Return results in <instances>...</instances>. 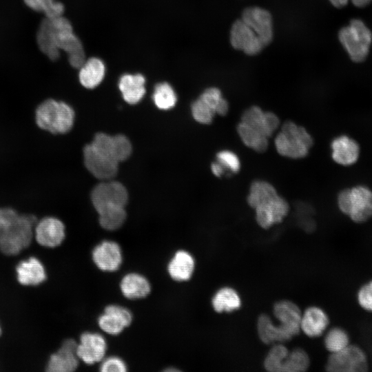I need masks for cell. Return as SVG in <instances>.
Wrapping results in <instances>:
<instances>
[{
  "label": "cell",
  "mask_w": 372,
  "mask_h": 372,
  "mask_svg": "<svg viewBox=\"0 0 372 372\" xmlns=\"http://www.w3.org/2000/svg\"><path fill=\"white\" fill-rule=\"evenodd\" d=\"M275 147L281 156L293 159L307 156L313 145L311 134L292 121L284 123L275 138Z\"/></svg>",
  "instance_id": "obj_4"
},
{
  "label": "cell",
  "mask_w": 372,
  "mask_h": 372,
  "mask_svg": "<svg viewBox=\"0 0 372 372\" xmlns=\"http://www.w3.org/2000/svg\"><path fill=\"white\" fill-rule=\"evenodd\" d=\"M216 161L218 162L226 172L236 174L240 169V161L238 156L229 150H221L216 154Z\"/></svg>",
  "instance_id": "obj_39"
},
{
  "label": "cell",
  "mask_w": 372,
  "mask_h": 372,
  "mask_svg": "<svg viewBox=\"0 0 372 372\" xmlns=\"http://www.w3.org/2000/svg\"><path fill=\"white\" fill-rule=\"evenodd\" d=\"M369 368L365 351L359 346L349 344L345 349L332 353L325 369L330 372H364Z\"/></svg>",
  "instance_id": "obj_7"
},
{
  "label": "cell",
  "mask_w": 372,
  "mask_h": 372,
  "mask_svg": "<svg viewBox=\"0 0 372 372\" xmlns=\"http://www.w3.org/2000/svg\"><path fill=\"white\" fill-rule=\"evenodd\" d=\"M241 122L269 137L280 125L279 118L273 112H263L260 107L251 106L242 114Z\"/></svg>",
  "instance_id": "obj_19"
},
{
  "label": "cell",
  "mask_w": 372,
  "mask_h": 372,
  "mask_svg": "<svg viewBox=\"0 0 372 372\" xmlns=\"http://www.w3.org/2000/svg\"><path fill=\"white\" fill-rule=\"evenodd\" d=\"M68 61L73 68L79 69L86 61L83 49L68 54Z\"/></svg>",
  "instance_id": "obj_42"
},
{
  "label": "cell",
  "mask_w": 372,
  "mask_h": 372,
  "mask_svg": "<svg viewBox=\"0 0 372 372\" xmlns=\"http://www.w3.org/2000/svg\"><path fill=\"white\" fill-rule=\"evenodd\" d=\"M152 98L156 106L163 110L172 108L177 101V96L174 90L167 82L156 85Z\"/></svg>",
  "instance_id": "obj_34"
},
{
  "label": "cell",
  "mask_w": 372,
  "mask_h": 372,
  "mask_svg": "<svg viewBox=\"0 0 372 372\" xmlns=\"http://www.w3.org/2000/svg\"><path fill=\"white\" fill-rule=\"evenodd\" d=\"M34 236L40 245L56 247L62 243L65 237V227L58 218L45 216L36 223Z\"/></svg>",
  "instance_id": "obj_11"
},
{
  "label": "cell",
  "mask_w": 372,
  "mask_h": 372,
  "mask_svg": "<svg viewBox=\"0 0 372 372\" xmlns=\"http://www.w3.org/2000/svg\"><path fill=\"white\" fill-rule=\"evenodd\" d=\"M329 318L327 313L316 306L308 307L302 313L300 330L310 338L320 336L327 329Z\"/></svg>",
  "instance_id": "obj_22"
},
{
  "label": "cell",
  "mask_w": 372,
  "mask_h": 372,
  "mask_svg": "<svg viewBox=\"0 0 372 372\" xmlns=\"http://www.w3.org/2000/svg\"><path fill=\"white\" fill-rule=\"evenodd\" d=\"M288 353L289 350L284 344H275L265 358V369L270 372H280L282 361Z\"/></svg>",
  "instance_id": "obj_37"
},
{
  "label": "cell",
  "mask_w": 372,
  "mask_h": 372,
  "mask_svg": "<svg viewBox=\"0 0 372 372\" xmlns=\"http://www.w3.org/2000/svg\"><path fill=\"white\" fill-rule=\"evenodd\" d=\"M91 200L96 211L110 206L125 207L128 200V194L121 183L106 181L94 187L91 193Z\"/></svg>",
  "instance_id": "obj_8"
},
{
  "label": "cell",
  "mask_w": 372,
  "mask_h": 372,
  "mask_svg": "<svg viewBox=\"0 0 372 372\" xmlns=\"http://www.w3.org/2000/svg\"><path fill=\"white\" fill-rule=\"evenodd\" d=\"M107 344L99 333L85 332L81 334L76 353L79 360L87 364L101 361L105 354Z\"/></svg>",
  "instance_id": "obj_16"
},
{
  "label": "cell",
  "mask_w": 372,
  "mask_h": 372,
  "mask_svg": "<svg viewBox=\"0 0 372 372\" xmlns=\"http://www.w3.org/2000/svg\"><path fill=\"white\" fill-rule=\"evenodd\" d=\"M91 144L99 152L117 163L128 158L132 151L130 141L122 134L110 136L98 133Z\"/></svg>",
  "instance_id": "obj_9"
},
{
  "label": "cell",
  "mask_w": 372,
  "mask_h": 372,
  "mask_svg": "<svg viewBox=\"0 0 372 372\" xmlns=\"http://www.w3.org/2000/svg\"><path fill=\"white\" fill-rule=\"evenodd\" d=\"M132 315L126 308L110 304L105 308L104 312L98 320L100 328L111 335L121 333L132 322Z\"/></svg>",
  "instance_id": "obj_18"
},
{
  "label": "cell",
  "mask_w": 372,
  "mask_h": 372,
  "mask_svg": "<svg viewBox=\"0 0 372 372\" xmlns=\"http://www.w3.org/2000/svg\"><path fill=\"white\" fill-rule=\"evenodd\" d=\"M211 304L216 312H231L240 307L241 299L235 289L225 287L216 291L211 300Z\"/></svg>",
  "instance_id": "obj_29"
},
{
  "label": "cell",
  "mask_w": 372,
  "mask_h": 372,
  "mask_svg": "<svg viewBox=\"0 0 372 372\" xmlns=\"http://www.w3.org/2000/svg\"><path fill=\"white\" fill-rule=\"evenodd\" d=\"M329 1L335 8H342L347 4L349 0H329Z\"/></svg>",
  "instance_id": "obj_45"
},
{
  "label": "cell",
  "mask_w": 372,
  "mask_h": 372,
  "mask_svg": "<svg viewBox=\"0 0 372 372\" xmlns=\"http://www.w3.org/2000/svg\"><path fill=\"white\" fill-rule=\"evenodd\" d=\"M254 209L257 223L261 227L268 229L282 221L288 214L289 205L285 198L277 194Z\"/></svg>",
  "instance_id": "obj_15"
},
{
  "label": "cell",
  "mask_w": 372,
  "mask_h": 372,
  "mask_svg": "<svg viewBox=\"0 0 372 372\" xmlns=\"http://www.w3.org/2000/svg\"><path fill=\"white\" fill-rule=\"evenodd\" d=\"M230 42L248 55L258 54L265 46L256 33L242 20H236L230 31Z\"/></svg>",
  "instance_id": "obj_14"
},
{
  "label": "cell",
  "mask_w": 372,
  "mask_h": 372,
  "mask_svg": "<svg viewBox=\"0 0 372 372\" xmlns=\"http://www.w3.org/2000/svg\"><path fill=\"white\" fill-rule=\"evenodd\" d=\"M273 313L278 321L274 324L278 343L287 342L300 331L302 312L297 304L289 300L277 302Z\"/></svg>",
  "instance_id": "obj_6"
},
{
  "label": "cell",
  "mask_w": 372,
  "mask_h": 372,
  "mask_svg": "<svg viewBox=\"0 0 372 372\" xmlns=\"http://www.w3.org/2000/svg\"><path fill=\"white\" fill-rule=\"evenodd\" d=\"M237 132L242 143L257 152H264L268 147V137L257 130L240 122L237 126Z\"/></svg>",
  "instance_id": "obj_30"
},
{
  "label": "cell",
  "mask_w": 372,
  "mask_h": 372,
  "mask_svg": "<svg viewBox=\"0 0 372 372\" xmlns=\"http://www.w3.org/2000/svg\"><path fill=\"white\" fill-rule=\"evenodd\" d=\"M191 110L193 118L201 124H210L216 114L215 110L200 97L192 103Z\"/></svg>",
  "instance_id": "obj_38"
},
{
  "label": "cell",
  "mask_w": 372,
  "mask_h": 372,
  "mask_svg": "<svg viewBox=\"0 0 372 372\" xmlns=\"http://www.w3.org/2000/svg\"><path fill=\"white\" fill-rule=\"evenodd\" d=\"M77 343L74 339L65 340L61 348L49 358L46 371L49 372H72L79 365Z\"/></svg>",
  "instance_id": "obj_17"
},
{
  "label": "cell",
  "mask_w": 372,
  "mask_h": 372,
  "mask_svg": "<svg viewBox=\"0 0 372 372\" xmlns=\"http://www.w3.org/2000/svg\"><path fill=\"white\" fill-rule=\"evenodd\" d=\"M330 147L332 160L340 165L352 166L360 158L361 148L359 143L347 134H340L333 138Z\"/></svg>",
  "instance_id": "obj_13"
},
{
  "label": "cell",
  "mask_w": 372,
  "mask_h": 372,
  "mask_svg": "<svg viewBox=\"0 0 372 372\" xmlns=\"http://www.w3.org/2000/svg\"><path fill=\"white\" fill-rule=\"evenodd\" d=\"M83 154L85 167L94 177L107 180L116 175L118 163L99 152L91 143L84 147Z\"/></svg>",
  "instance_id": "obj_10"
},
{
  "label": "cell",
  "mask_w": 372,
  "mask_h": 372,
  "mask_svg": "<svg viewBox=\"0 0 372 372\" xmlns=\"http://www.w3.org/2000/svg\"><path fill=\"white\" fill-rule=\"evenodd\" d=\"M309 357L307 352L300 348L293 349L282 361L280 372H302L309 366Z\"/></svg>",
  "instance_id": "obj_33"
},
{
  "label": "cell",
  "mask_w": 372,
  "mask_h": 372,
  "mask_svg": "<svg viewBox=\"0 0 372 372\" xmlns=\"http://www.w3.org/2000/svg\"><path fill=\"white\" fill-rule=\"evenodd\" d=\"M99 216L101 226L107 230L120 228L126 219V211L123 206H110L96 211Z\"/></svg>",
  "instance_id": "obj_32"
},
{
  "label": "cell",
  "mask_w": 372,
  "mask_h": 372,
  "mask_svg": "<svg viewBox=\"0 0 372 372\" xmlns=\"http://www.w3.org/2000/svg\"><path fill=\"white\" fill-rule=\"evenodd\" d=\"M354 6L362 8L369 4L372 0H351Z\"/></svg>",
  "instance_id": "obj_44"
},
{
  "label": "cell",
  "mask_w": 372,
  "mask_h": 372,
  "mask_svg": "<svg viewBox=\"0 0 372 372\" xmlns=\"http://www.w3.org/2000/svg\"><path fill=\"white\" fill-rule=\"evenodd\" d=\"M100 371L102 372H125L127 371V366L123 360L112 356L102 362Z\"/></svg>",
  "instance_id": "obj_41"
},
{
  "label": "cell",
  "mask_w": 372,
  "mask_h": 372,
  "mask_svg": "<svg viewBox=\"0 0 372 372\" xmlns=\"http://www.w3.org/2000/svg\"><path fill=\"white\" fill-rule=\"evenodd\" d=\"M92 259L99 269L103 271H115L122 263L121 247L114 241H103L94 248Z\"/></svg>",
  "instance_id": "obj_20"
},
{
  "label": "cell",
  "mask_w": 372,
  "mask_h": 372,
  "mask_svg": "<svg viewBox=\"0 0 372 372\" xmlns=\"http://www.w3.org/2000/svg\"><path fill=\"white\" fill-rule=\"evenodd\" d=\"M277 194L276 189L271 184L265 180H257L250 186L247 203L250 207L255 209Z\"/></svg>",
  "instance_id": "obj_31"
},
{
  "label": "cell",
  "mask_w": 372,
  "mask_h": 372,
  "mask_svg": "<svg viewBox=\"0 0 372 372\" xmlns=\"http://www.w3.org/2000/svg\"><path fill=\"white\" fill-rule=\"evenodd\" d=\"M209 104L220 116H225L229 110V103L223 97L221 91L217 87H209L203 91L199 96Z\"/></svg>",
  "instance_id": "obj_36"
},
{
  "label": "cell",
  "mask_w": 372,
  "mask_h": 372,
  "mask_svg": "<svg viewBox=\"0 0 372 372\" xmlns=\"http://www.w3.org/2000/svg\"><path fill=\"white\" fill-rule=\"evenodd\" d=\"M211 169L212 173L217 177H220L226 173L223 167L217 161L211 163Z\"/></svg>",
  "instance_id": "obj_43"
},
{
  "label": "cell",
  "mask_w": 372,
  "mask_h": 372,
  "mask_svg": "<svg viewBox=\"0 0 372 372\" xmlns=\"http://www.w3.org/2000/svg\"><path fill=\"white\" fill-rule=\"evenodd\" d=\"M324 344L331 353L340 351L350 344L348 332L342 327H333L325 335Z\"/></svg>",
  "instance_id": "obj_35"
},
{
  "label": "cell",
  "mask_w": 372,
  "mask_h": 372,
  "mask_svg": "<svg viewBox=\"0 0 372 372\" xmlns=\"http://www.w3.org/2000/svg\"><path fill=\"white\" fill-rule=\"evenodd\" d=\"M258 37L264 45L273 39L272 17L269 12L259 7L245 8L241 19Z\"/></svg>",
  "instance_id": "obj_12"
},
{
  "label": "cell",
  "mask_w": 372,
  "mask_h": 372,
  "mask_svg": "<svg viewBox=\"0 0 372 372\" xmlns=\"http://www.w3.org/2000/svg\"><path fill=\"white\" fill-rule=\"evenodd\" d=\"M1 332H2V331H1V326H0V335H1Z\"/></svg>",
  "instance_id": "obj_46"
},
{
  "label": "cell",
  "mask_w": 372,
  "mask_h": 372,
  "mask_svg": "<svg viewBox=\"0 0 372 372\" xmlns=\"http://www.w3.org/2000/svg\"><path fill=\"white\" fill-rule=\"evenodd\" d=\"M75 112L67 103L47 99L40 103L34 111L37 126L52 134H64L74 125Z\"/></svg>",
  "instance_id": "obj_2"
},
{
  "label": "cell",
  "mask_w": 372,
  "mask_h": 372,
  "mask_svg": "<svg viewBox=\"0 0 372 372\" xmlns=\"http://www.w3.org/2000/svg\"><path fill=\"white\" fill-rule=\"evenodd\" d=\"M105 74V65L103 61L99 58L91 57L79 68V79L84 87L93 89L102 82Z\"/></svg>",
  "instance_id": "obj_26"
},
{
  "label": "cell",
  "mask_w": 372,
  "mask_h": 372,
  "mask_svg": "<svg viewBox=\"0 0 372 372\" xmlns=\"http://www.w3.org/2000/svg\"><path fill=\"white\" fill-rule=\"evenodd\" d=\"M18 282L25 286H36L46 279V272L41 262L35 257L21 261L16 267Z\"/></svg>",
  "instance_id": "obj_23"
},
{
  "label": "cell",
  "mask_w": 372,
  "mask_h": 372,
  "mask_svg": "<svg viewBox=\"0 0 372 372\" xmlns=\"http://www.w3.org/2000/svg\"><path fill=\"white\" fill-rule=\"evenodd\" d=\"M336 200L340 212L353 223H364L372 218V189L368 185L344 188L338 192Z\"/></svg>",
  "instance_id": "obj_3"
},
{
  "label": "cell",
  "mask_w": 372,
  "mask_h": 372,
  "mask_svg": "<svg viewBox=\"0 0 372 372\" xmlns=\"http://www.w3.org/2000/svg\"><path fill=\"white\" fill-rule=\"evenodd\" d=\"M356 299L359 306L363 310L372 313V279L359 288Z\"/></svg>",
  "instance_id": "obj_40"
},
{
  "label": "cell",
  "mask_w": 372,
  "mask_h": 372,
  "mask_svg": "<svg viewBox=\"0 0 372 372\" xmlns=\"http://www.w3.org/2000/svg\"><path fill=\"white\" fill-rule=\"evenodd\" d=\"M56 46L70 54L83 49L78 37L74 34L70 22L62 16L50 19Z\"/></svg>",
  "instance_id": "obj_21"
},
{
  "label": "cell",
  "mask_w": 372,
  "mask_h": 372,
  "mask_svg": "<svg viewBox=\"0 0 372 372\" xmlns=\"http://www.w3.org/2000/svg\"><path fill=\"white\" fill-rule=\"evenodd\" d=\"M145 79L141 74H125L118 81V88L125 102L134 105L140 102L145 94Z\"/></svg>",
  "instance_id": "obj_24"
},
{
  "label": "cell",
  "mask_w": 372,
  "mask_h": 372,
  "mask_svg": "<svg viewBox=\"0 0 372 372\" xmlns=\"http://www.w3.org/2000/svg\"><path fill=\"white\" fill-rule=\"evenodd\" d=\"M37 41L40 50L46 54L52 61H56L59 58V49L56 46L51 21L49 18L44 19L40 23Z\"/></svg>",
  "instance_id": "obj_28"
},
{
  "label": "cell",
  "mask_w": 372,
  "mask_h": 372,
  "mask_svg": "<svg viewBox=\"0 0 372 372\" xmlns=\"http://www.w3.org/2000/svg\"><path fill=\"white\" fill-rule=\"evenodd\" d=\"M37 218L20 214L11 207H0V251L8 256L19 254L32 242Z\"/></svg>",
  "instance_id": "obj_1"
},
{
  "label": "cell",
  "mask_w": 372,
  "mask_h": 372,
  "mask_svg": "<svg viewBox=\"0 0 372 372\" xmlns=\"http://www.w3.org/2000/svg\"><path fill=\"white\" fill-rule=\"evenodd\" d=\"M195 267L194 257L185 250L175 253L167 265L171 278L176 281H187L193 274Z\"/></svg>",
  "instance_id": "obj_25"
},
{
  "label": "cell",
  "mask_w": 372,
  "mask_h": 372,
  "mask_svg": "<svg viewBox=\"0 0 372 372\" xmlns=\"http://www.w3.org/2000/svg\"><path fill=\"white\" fill-rule=\"evenodd\" d=\"M338 39L353 61L360 63L366 59L372 42V33L362 20L352 19L348 25L340 30Z\"/></svg>",
  "instance_id": "obj_5"
},
{
  "label": "cell",
  "mask_w": 372,
  "mask_h": 372,
  "mask_svg": "<svg viewBox=\"0 0 372 372\" xmlns=\"http://www.w3.org/2000/svg\"><path fill=\"white\" fill-rule=\"evenodd\" d=\"M120 287L123 296L132 300L145 298L151 290L146 278L136 273L126 274L121 280Z\"/></svg>",
  "instance_id": "obj_27"
}]
</instances>
